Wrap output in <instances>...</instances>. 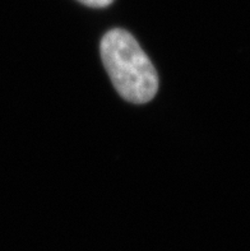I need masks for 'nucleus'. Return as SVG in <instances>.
<instances>
[{
	"label": "nucleus",
	"instance_id": "nucleus-1",
	"mask_svg": "<svg viewBox=\"0 0 250 251\" xmlns=\"http://www.w3.org/2000/svg\"><path fill=\"white\" fill-rule=\"evenodd\" d=\"M101 57L111 82L124 100L147 103L159 89V75L136 38L121 28L109 31L101 40Z\"/></svg>",
	"mask_w": 250,
	"mask_h": 251
},
{
	"label": "nucleus",
	"instance_id": "nucleus-2",
	"mask_svg": "<svg viewBox=\"0 0 250 251\" xmlns=\"http://www.w3.org/2000/svg\"><path fill=\"white\" fill-rule=\"evenodd\" d=\"M84 5L92 6V8H105L110 5L114 0H78Z\"/></svg>",
	"mask_w": 250,
	"mask_h": 251
}]
</instances>
